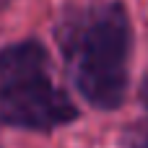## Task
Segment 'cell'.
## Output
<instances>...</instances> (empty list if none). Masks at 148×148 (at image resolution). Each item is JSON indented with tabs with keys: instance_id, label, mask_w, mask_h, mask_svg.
Listing matches in <instances>:
<instances>
[{
	"instance_id": "cell-2",
	"label": "cell",
	"mask_w": 148,
	"mask_h": 148,
	"mask_svg": "<svg viewBox=\"0 0 148 148\" xmlns=\"http://www.w3.org/2000/svg\"><path fill=\"white\" fill-rule=\"evenodd\" d=\"M78 117L73 99L55 83L47 49L39 42H13L0 49V125L49 133Z\"/></svg>"
},
{
	"instance_id": "cell-3",
	"label": "cell",
	"mask_w": 148,
	"mask_h": 148,
	"mask_svg": "<svg viewBox=\"0 0 148 148\" xmlns=\"http://www.w3.org/2000/svg\"><path fill=\"white\" fill-rule=\"evenodd\" d=\"M122 143H125L127 148H148V117L133 122V125L125 130Z\"/></svg>"
},
{
	"instance_id": "cell-1",
	"label": "cell",
	"mask_w": 148,
	"mask_h": 148,
	"mask_svg": "<svg viewBox=\"0 0 148 148\" xmlns=\"http://www.w3.org/2000/svg\"><path fill=\"white\" fill-rule=\"evenodd\" d=\"M60 47L81 96L96 109H117L127 94L133 26L122 3H99L70 16Z\"/></svg>"
},
{
	"instance_id": "cell-4",
	"label": "cell",
	"mask_w": 148,
	"mask_h": 148,
	"mask_svg": "<svg viewBox=\"0 0 148 148\" xmlns=\"http://www.w3.org/2000/svg\"><path fill=\"white\" fill-rule=\"evenodd\" d=\"M8 3H10V0H0V8H5V5H8Z\"/></svg>"
}]
</instances>
